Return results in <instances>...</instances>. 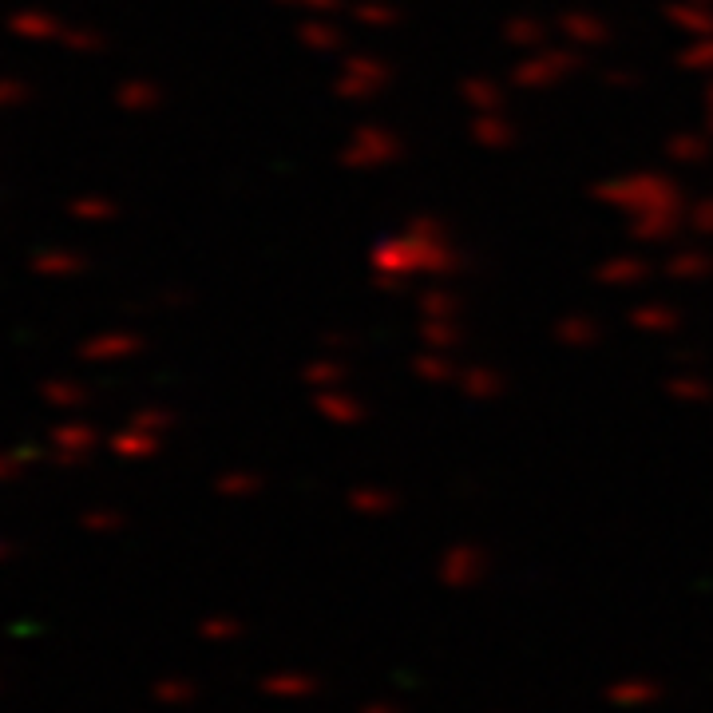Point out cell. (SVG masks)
Masks as SVG:
<instances>
[{
  "instance_id": "obj_1",
  "label": "cell",
  "mask_w": 713,
  "mask_h": 713,
  "mask_svg": "<svg viewBox=\"0 0 713 713\" xmlns=\"http://www.w3.org/2000/svg\"><path fill=\"white\" fill-rule=\"evenodd\" d=\"M401 155V139H393L389 131H377V127H365L353 135L349 151H345V163L349 167H365V171H377L385 163H393Z\"/></svg>"
},
{
  "instance_id": "obj_2",
  "label": "cell",
  "mask_w": 713,
  "mask_h": 713,
  "mask_svg": "<svg viewBox=\"0 0 713 713\" xmlns=\"http://www.w3.org/2000/svg\"><path fill=\"white\" fill-rule=\"evenodd\" d=\"M385 84H389V68L381 60H373V56H357V60L345 64V72L337 80V96H345V100H369Z\"/></svg>"
},
{
  "instance_id": "obj_3",
  "label": "cell",
  "mask_w": 713,
  "mask_h": 713,
  "mask_svg": "<svg viewBox=\"0 0 713 713\" xmlns=\"http://www.w3.org/2000/svg\"><path fill=\"white\" fill-rule=\"evenodd\" d=\"M575 64H579V60L567 56V52H547V56L535 60V64H519V68H515V84H519V88H547V84H555L551 72L563 76V72H571Z\"/></svg>"
},
{
  "instance_id": "obj_4",
  "label": "cell",
  "mask_w": 713,
  "mask_h": 713,
  "mask_svg": "<svg viewBox=\"0 0 713 713\" xmlns=\"http://www.w3.org/2000/svg\"><path fill=\"white\" fill-rule=\"evenodd\" d=\"M563 32H567V36H575V40H583V44H603V40L611 36V28H607L603 20L583 16V12L567 16V20H563Z\"/></svg>"
},
{
  "instance_id": "obj_5",
  "label": "cell",
  "mask_w": 713,
  "mask_h": 713,
  "mask_svg": "<svg viewBox=\"0 0 713 713\" xmlns=\"http://www.w3.org/2000/svg\"><path fill=\"white\" fill-rule=\"evenodd\" d=\"M599 278L611 282V286H630V282H642V278H646V266L634 262V258H614V262H607V266L599 270Z\"/></svg>"
},
{
  "instance_id": "obj_6",
  "label": "cell",
  "mask_w": 713,
  "mask_h": 713,
  "mask_svg": "<svg viewBox=\"0 0 713 713\" xmlns=\"http://www.w3.org/2000/svg\"><path fill=\"white\" fill-rule=\"evenodd\" d=\"M670 24H674V28H686V32H713V12L690 8V4H674V8H670Z\"/></svg>"
},
{
  "instance_id": "obj_7",
  "label": "cell",
  "mask_w": 713,
  "mask_h": 713,
  "mask_svg": "<svg viewBox=\"0 0 713 713\" xmlns=\"http://www.w3.org/2000/svg\"><path fill=\"white\" fill-rule=\"evenodd\" d=\"M710 266H713V262L706 258V254H698V250L670 258V274H674V278H686V282H698V278H706V274H710Z\"/></svg>"
},
{
  "instance_id": "obj_8",
  "label": "cell",
  "mask_w": 713,
  "mask_h": 713,
  "mask_svg": "<svg viewBox=\"0 0 713 713\" xmlns=\"http://www.w3.org/2000/svg\"><path fill=\"white\" fill-rule=\"evenodd\" d=\"M472 131H476V139H480L484 147H508L511 139H515V131L500 119V111H492V123H476Z\"/></svg>"
},
{
  "instance_id": "obj_9",
  "label": "cell",
  "mask_w": 713,
  "mask_h": 713,
  "mask_svg": "<svg viewBox=\"0 0 713 713\" xmlns=\"http://www.w3.org/2000/svg\"><path fill=\"white\" fill-rule=\"evenodd\" d=\"M357 12H361L357 20H361V24H373V28H389V24H397V12H393L389 4H361Z\"/></svg>"
},
{
  "instance_id": "obj_10",
  "label": "cell",
  "mask_w": 713,
  "mask_h": 713,
  "mask_svg": "<svg viewBox=\"0 0 713 713\" xmlns=\"http://www.w3.org/2000/svg\"><path fill=\"white\" fill-rule=\"evenodd\" d=\"M706 151H710V147L698 143V139H690V135H678V139L670 143V155H674V159H686V163H698Z\"/></svg>"
},
{
  "instance_id": "obj_11",
  "label": "cell",
  "mask_w": 713,
  "mask_h": 713,
  "mask_svg": "<svg viewBox=\"0 0 713 713\" xmlns=\"http://www.w3.org/2000/svg\"><path fill=\"white\" fill-rule=\"evenodd\" d=\"M539 36H543V28L535 20H511L508 24V40H515V44H535Z\"/></svg>"
},
{
  "instance_id": "obj_12",
  "label": "cell",
  "mask_w": 713,
  "mask_h": 713,
  "mask_svg": "<svg viewBox=\"0 0 713 713\" xmlns=\"http://www.w3.org/2000/svg\"><path fill=\"white\" fill-rule=\"evenodd\" d=\"M302 40L321 44V48H313V52H329V44H337V32H333V28H321V24H317V28L309 24V28H302Z\"/></svg>"
},
{
  "instance_id": "obj_13",
  "label": "cell",
  "mask_w": 713,
  "mask_h": 713,
  "mask_svg": "<svg viewBox=\"0 0 713 713\" xmlns=\"http://www.w3.org/2000/svg\"><path fill=\"white\" fill-rule=\"evenodd\" d=\"M702 52H690L686 56V68H694V72H702V68H713V44H698Z\"/></svg>"
},
{
  "instance_id": "obj_14",
  "label": "cell",
  "mask_w": 713,
  "mask_h": 713,
  "mask_svg": "<svg viewBox=\"0 0 713 713\" xmlns=\"http://www.w3.org/2000/svg\"><path fill=\"white\" fill-rule=\"evenodd\" d=\"M694 226H698L702 234H713V203H702V214L694 218Z\"/></svg>"
}]
</instances>
